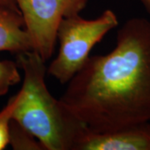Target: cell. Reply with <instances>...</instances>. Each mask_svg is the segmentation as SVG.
Wrapping results in <instances>:
<instances>
[{
    "mask_svg": "<svg viewBox=\"0 0 150 150\" xmlns=\"http://www.w3.org/2000/svg\"><path fill=\"white\" fill-rule=\"evenodd\" d=\"M59 100L93 133L150 122V22H125L114 48L89 56Z\"/></svg>",
    "mask_w": 150,
    "mask_h": 150,
    "instance_id": "1",
    "label": "cell"
},
{
    "mask_svg": "<svg viewBox=\"0 0 150 150\" xmlns=\"http://www.w3.org/2000/svg\"><path fill=\"white\" fill-rule=\"evenodd\" d=\"M16 62L23 72V80L13 118L31 133L44 150H74L88 129L48 91L45 61L32 50L17 54Z\"/></svg>",
    "mask_w": 150,
    "mask_h": 150,
    "instance_id": "2",
    "label": "cell"
},
{
    "mask_svg": "<svg viewBox=\"0 0 150 150\" xmlns=\"http://www.w3.org/2000/svg\"><path fill=\"white\" fill-rule=\"evenodd\" d=\"M118 25V17L111 9L104 10L94 19H85L79 14L63 18L57 31L59 54L47 74L62 84L68 83L89 58L93 48Z\"/></svg>",
    "mask_w": 150,
    "mask_h": 150,
    "instance_id": "3",
    "label": "cell"
},
{
    "mask_svg": "<svg viewBox=\"0 0 150 150\" xmlns=\"http://www.w3.org/2000/svg\"><path fill=\"white\" fill-rule=\"evenodd\" d=\"M88 0H15L33 51L46 62L54 54L63 18L79 14Z\"/></svg>",
    "mask_w": 150,
    "mask_h": 150,
    "instance_id": "4",
    "label": "cell"
},
{
    "mask_svg": "<svg viewBox=\"0 0 150 150\" xmlns=\"http://www.w3.org/2000/svg\"><path fill=\"white\" fill-rule=\"evenodd\" d=\"M74 150H150V122L105 133L88 129Z\"/></svg>",
    "mask_w": 150,
    "mask_h": 150,
    "instance_id": "5",
    "label": "cell"
},
{
    "mask_svg": "<svg viewBox=\"0 0 150 150\" xmlns=\"http://www.w3.org/2000/svg\"><path fill=\"white\" fill-rule=\"evenodd\" d=\"M33 50L32 39L18 10L0 6V51L20 54Z\"/></svg>",
    "mask_w": 150,
    "mask_h": 150,
    "instance_id": "6",
    "label": "cell"
},
{
    "mask_svg": "<svg viewBox=\"0 0 150 150\" xmlns=\"http://www.w3.org/2000/svg\"><path fill=\"white\" fill-rule=\"evenodd\" d=\"M9 144L15 150H44L42 144L13 118L10 123Z\"/></svg>",
    "mask_w": 150,
    "mask_h": 150,
    "instance_id": "7",
    "label": "cell"
},
{
    "mask_svg": "<svg viewBox=\"0 0 150 150\" xmlns=\"http://www.w3.org/2000/svg\"><path fill=\"white\" fill-rule=\"evenodd\" d=\"M19 99L18 92L11 97L4 108L0 110V150H4L9 144V129L13 114Z\"/></svg>",
    "mask_w": 150,
    "mask_h": 150,
    "instance_id": "8",
    "label": "cell"
},
{
    "mask_svg": "<svg viewBox=\"0 0 150 150\" xmlns=\"http://www.w3.org/2000/svg\"><path fill=\"white\" fill-rule=\"evenodd\" d=\"M17 62L0 60V96H4L9 88L21 81V74Z\"/></svg>",
    "mask_w": 150,
    "mask_h": 150,
    "instance_id": "9",
    "label": "cell"
},
{
    "mask_svg": "<svg viewBox=\"0 0 150 150\" xmlns=\"http://www.w3.org/2000/svg\"><path fill=\"white\" fill-rule=\"evenodd\" d=\"M0 6L13 8V9H15V10H18V6H17L16 3H15V0H0Z\"/></svg>",
    "mask_w": 150,
    "mask_h": 150,
    "instance_id": "10",
    "label": "cell"
},
{
    "mask_svg": "<svg viewBox=\"0 0 150 150\" xmlns=\"http://www.w3.org/2000/svg\"><path fill=\"white\" fill-rule=\"evenodd\" d=\"M139 1L144 5L146 10L150 13V0H139Z\"/></svg>",
    "mask_w": 150,
    "mask_h": 150,
    "instance_id": "11",
    "label": "cell"
}]
</instances>
